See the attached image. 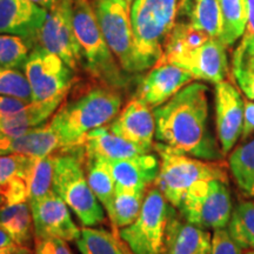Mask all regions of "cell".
I'll list each match as a JSON object with an SVG mask.
<instances>
[{"label":"cell","mask_w":254,"mask_h":254,"mask_svg":"<svg viewBox=\"0 0 254 254\" xmlns=\"http://www.w3.org/2000/svg\"><path fill=\"white\" fill-rule=\"evenodd\" d=\"M85 154L103 157L110 161L133 158L136 155L150 153L141 146L126 140L113 133L109 126H101L92 129L82 141Z\"/></svg>","instance_id":"cell-23"},{"label":"cell","mask_w":254,"mask_h":254,"mask_svg":"<svg viewBox=\"0 0 254 254\" xmlns=\"http://www.w3.org/2000/svg\"><path fill=\"white\" fill-rule=\"evenodd\" d=\"M0 95L33 101L28 79L17 68L0 67Z\"/></svg>","instance_id":"cell-35"},{"label":"cell","mask_w":254,"mask_h":254,"mask_svg":"<svg viewBox=\"0 0 254 254\" xmlns=\"http://www.w3.org/2000/svg\"><path fill=\"white\" fill-rule=\"evenodd\" d=\"M178 0H133L131 24L139 72L157 65L177 24Z\"/></svg>","instance_id":"cell-4"},{"label":"cell","mask_w":254,"mask_h":254,"mask_svg":"<svg viewBox=\"0 0 254 254\" xmlns=\"http://www.w3.org/2000/svg\"><path fill=\"white\" fill-rule=\"evenodd\" d=\"M75 245L81 254H132L118 234L104 228H81Z\"/></svg>","instance_id":"cell-28"},{"label":"cell","mask_w":254,"mask_h":254,"mask_svg":"<svg viewBox=\"0 0 254 254\" xmlns=\"http://www.w3.org/2000/svg\"><path fill=\"white\" fill-rule=\"evenodd\" d=\"M122 104L118 90L101 85L60 106L50 123L62 139L65 151H68L82 146L92 129L112 122L120 112Z\"/></svg>","instance_id":"cell-2"},{"label":"cell","mask_w":254,"mask_h":254,"mask_svg":"<svg viewBox=\"0 0 254 254\" xmlns=\"http://www.w3.org/2000/svg\"><path fill=\"white\" fill-rule=\"evenodd\" d=\"M154 150L160 159L155 186L174 208L179 207L190 187L199 182L211 179L228 182L227 170L222 161H209L190 157L173 151L160 142L154 144Z\"/></svg>","instance_id":"cell-5"},{"label":"cell","mask_w":254,"mask_h":254,"mask_svg":"<svg viewBox=\"0 0 254 254\" xmlns=\"http://www.w3.org/2000/svg\"><path fill=\"white\" fill-rule=\"evenodd\" d=\"M232 74L240 91L254 101V36H243L232 55Z\"/></svg>","instance_id":"cell-29"},{"label":"cell","mask_w":254,"mask_h":254,"mask_svg":"<svg viewBox=\"0 0 254 254\" xmlns=\"http://www.w3.org/2000/svg\"><path fill=\"white\" fill-rule=\"evenodd\" d=\"M109 128L116 134L150 151L154 147L155 118L153 109L133 98L110 123Z\"/></svg>","instance_id":"cell-16"},{"label":"cell","mask_w":254,"mask_h":254,"mask_svg":"<svg viewBox=\"0 0 254 254\" xmlns=\"http://www.w3.org/2000/svg\"><path fill=\"white\" fill-rule=\"evenodd\" d=\"M34 254H73L67 241L56 238L34 239Z\"/></svg>","instance_id":"cell-37"},{"label":"cell","mask_w":254,"mask_h":254,"mask_svg":"<svg viewBox=\"0 0 254 254\" xmlns=\"http://www.w3.org/2000/svg\"><path fill=\"white\" fill-rule=\"evenodd\" d=\"M244 36H254V0H247V24Z\"/></svg>","instance_id":"cell-40"},{"label":"cell","mask_w":254,"mask_h":254,"mask_svg":"<svg viewBox=\"0 0 254 254\" xmlns=\"http://www.w3.org/2000/svg\"><path fill=\"white\" fill-rule=\"evenodd\" d=\"M179 12L192 26L211 38L220 39L222 19L219 0H182Z\"/></svg>","instance_id":"cell-25"},{"label":"cell","mask_w":254,"mask_h":254,"mask_svg":"<svg viewBox=\"0 0 254 254\" xmlns=\"http://www.w3.org/2000/svg\"><path fill=\"white\" fill-rule=\"evenodd\" d=\"M226 47L220 39L209 38L195 49L160 60L157 64L168 63L179 66L189 72L193 79L215 85L226 80L230 73Z\"/></svg>","instance_id":"cell-12"},{"label":"cell","mask_w":254,"mask_h":254,"mask_svg":"<svg viewBox=\"0 0 254 254\" xmlns=\"http://www.w3.org/2000/svg\"><path fill=\"white\" fill-rule=\"evenodd\" d=\"M125 1L129 5V4H131V2H133V0H125Z\"/></svg>","instance_id":"cell-47"},{"label":"cell","mask_w":254,"mask_h":254,"mask_svg":"<svg viewBox=\"0 0 254 254\" xmlns=\"http://www.w3.org/2000/svg\"><path fill=\"white\" fill-rule=\"evenodd\" d=\"M30 1L34 2V4L39 5L40 7L47 9V11H50L51 8L55 6V4L57 2V0H30Z\"/></svg>","instance_id":"cell-42"},{"label":"cell","mask_w":254,"mask_h":254,"mask_svg":"<svg viewBox=\"0 0 254 254\" xmlns=\"http://www.w3.org/2000/svg\"><path fill=\"white\" fill-rule=\"evenodd\" d=\"M228 168L237 186L244 194L254 196V135L241 141L233 148L228 158Z\"/></svg>","instance_id":"cell-27"},{"label":"cell","mask_w":254,"mask_h":254,"mask_svg":"<svg viewBox=\"0 0 254 254\" xmlns=\"http://www.w3.org/2000/svg\"><path fill=\"white\" fill-rule=\"evenodd\" d=\"M174 209L154 184L146 192L138 218L119 230L120 239L132 254H160L167 222Z\"/></svg>","instance_id":"cell-7"},{"label":"cell","mask_w":254,"mask_h":254,"mask_svg":"<svg viewBox=\"0 0 254 254\" xmlns=\"http://www.w3.org/2000/svg\"><path fill=\"white\" fill-rule=\"evenodd\" d=\"M21 154L0 155V195L6 205L28 202V174L33 163Z\"/></svg>","instance_id":"cell-21"},{"label":"cell","mask_w":254,"mask_h":254,"mask_svg":"<svg viewBox=\"0 0 254 254\" xmlns=\"http://www.w3.org/2000/svg\"><path fill=\"white\" fill-rule=\"evenodd\" d=\"M116 190H148L154 185L160 168V159L145 153L133 158L111 161Z\"/></svg>","instance_id":"cell-20"},{"label":"cell","mask_w":254,"mask_h":254,"mask_svg":"<svg viewBox=\"0 0 254 254\" xmlns=\"http://www.w3.org/2000/svg\"><path fill=\"white\" fill-rule=\"evenodd\" d=\"M94 12L101 33L122 68L128 74L139 72L131 9L125 0H95Z\"/></svg>","instance_id":"cell-9"},{"label":"cell","mask_w":254,"mask_h":254,"mask_svg":"<svg viewBox=\"0 0 254 254\" xmlns=\"http://www.w3.org/2000/svg\"><path fill=\"white\" fill-rule=\"evenodd\" d=\"M56 154L34 158L28 174V202L37 201L53 192Z\"/></svg>","instance_id":"cell-33"},{"label":"cell","mask_w":254,"mask_h":254,"mask_svg":"<svg viewBox=\"0 0 254 254\" xmlns=\"http://www.w3.org/2000/svg\"><path fill=\"white\" fill-rule=\"evenodd\" d=\"M5 205H6V199L2 195H0V207H2V206Z\"/></svg>","instance_id":"cell-45"},{"label":"cell","mask_w":254,"mask_h":254,"mask_svg":"<svg viewBox=\"0 0 254 254\" xmlns=\"http://www.w3.org/2000/svg\"><path fill=\"white\" fill-rule=\"evenodd\" d=\"M73 26L81 51L82 66L104 86L122 90L128 85V77L107 45L88 0H74Z\"/></svg>","instance_id":"cell-3"},{"label":"cell","mask_w":254,"mask_h":254,"mask_svg":"<svg viewBox=\"0 0 254 254\" xmlns=\"http://www.w3.org/2000/svg\"><path fill=\"white\" fill-rule=\"evenodd\" d=\"M243 254H254V250H245Z\"/></svg>","instance_id":"cell-46"},{"label":"cell","mask_w":254,"mask_h":254,"mask_svg":"<svg viewBox=\"0 0 254 254\" xmlns=\"http://www.w3.org/2000/svg\"><path fill=\"white\" fill-rule=\"evenodd\" d=\"M14 254H31V252L28 249H23V247H20Z\"/></svg>","instance_id":"cell-44"},{"label":"cell","mask_w":254,"mask_h":254,"mask_svg":"<svg viewBox=\"0 0 254 254\" xmlns=\"http://www.w3.org/2000/svg\"><path fill=\"white\" fill-rule=\"evenodd\" d=\"M212 254H241V249L232 239L227 228L214 231L212 236Z\"/></svg>","instance_id":"cell-36"},{"label":"cell","mask_w":254,"mask_h":254,"mask_svg":"<svg viewBox=\"0 0 254 254\" xmlns=\"http://www.w3.org/2000/svg\"><path fill=\"white\" fill-rule=\"evenodd\" d=\"M147 190H116L113 211L110 215L112 230L119 236V230L131 225L140 213Z\"/></svg>","instance_id":"cell-30"},{"label":"cell","mask_w":254,"mask_h":254,"mask_svg":"<svg viewBox=\"0 0 254 254\" xmlns=\"http://www.w3.org/2000/svg\"><path fill=\"white\" fill-rule=\"evenodd\" d=\"M186 221L205 230L227 228L233 212L228 182L211 179L190 189L177 208Z\"/></svg>","instance_id":"cell-8"},{"label":"cell","mask_w":254,"mask_h":254,"mask_svg":"<svg viewBox=\"0 0 254 254\" xmlns=\"http://www.w3.org/2000/svg\"><path fill=\"white\" fill-rule=\"evenodd\" d=\"M215 128L224 154L230 153L241 138L244 127L245 100L231 81L215 84Z\"/></svg>","instance_id":"cell-14"},{"label":"cell","mask_w":254,"mask_h":254,"mask_svg":"<svg viewBox=\"0 0 254 254\" xmlns=\"http://www.w3.org/2000/svg\"><path fill=\"white\" fill-rule=\"evenodd\" d=\"M73 1L57 0L38 34V45L60 57L73 71L82 66L81 51L73 26Z\"/></svg>","instance_id":"cell-11"},{"label":"cell","mask_w":254,"mask_h":254,"mask_svg":"<svg viewBox=\"0 0 254 254\" xmlns=\"http://www.w3.org/2000/svg\"><path fill=\"white\" fill-rule=\"evenodd\" d=\"M32 46L23 37L0 34V67L18 68L24 66Z\"/></svg>","instance_id":"cell-34"},{"label":"cell","mask_w":254,"mask_h":254,"mask_svg":"<svg viewBox=\"0 0 254 254\" xmlns=\"http://www.w3.org/2000/svg\"><path fill=\"white\" fill-rule=\"evenodd\" d=\"M84 165L86 179L91 190L103 205L107 217L113 211V201L116 195V183L111 168V161L103 157L85 154Z\"/></svg>","instance_id":"cell-24"},{"label":"cell","mask_w":254,"mask_h":254,"mask_svg":"<svg viewBox=\"0 0 254 254\" xmlns=\"http://www.w3.org/2000/svg\"><path fill=\"white\" fill-rule=\"evenodd\" d=\"M192 81V75L179 66L168 63L157 64L141 79L135 98L154 110Z\"/></svg>","instance_id":"cell-15"},{"label":"cell","mask_w":254,"mask_h":254,"mask_svg":"<svg viewBox=\"0 0 254 254\" xmlns=\"http://www.w3.org/2000/svg\"><path fill=\"white\" fill-rule=\"evenodd\" d=\"M82 155V146L56 154L53 190L84 227H94L105 221L106 212L88 185Z\"/></svg>","instance_id":"cell-6"},{"label":"cell","mask_w":254,"mask_h":254,"mask_svg":"<svg viewBox=\"0 0 254 254\" xmlns=\"http://www.w3.org/2000/svg\"><path fill=\"white\" fill-rule=\"evenodd\" d=\"M28 204L33 218L34 239L56 238L75 243L80 236L81 230L72 219L71 209L55 190Z\"/></svg>","instance_id":"cell-13"},{"label":"cell","mask_w":254,"mask_h":254,"mask_svg":"<svg viewBox=\"0 0 254 254\" xmlns=\"http://www.w3.org/2000/svg\"><path fill=\"white\" fill-rule=\"evenodd\" d=\"M11 245H15L13 240L11 239V237H9L4 230L0 228V247H6Z\"/></svg>","instance_id":"cell-41"},{"label":"cell","mask_w":254,"mask_h":254,"mask_svg":"<svg viewBox=\"0 0 254 254\" xmlns=\"http://www.w3.org/2000/svg\"><path fill=\"white\" fill-rule=\"evenodd\" d=\"M47 14L30 0H0V34L23 37L33 45Z\"/></svg>","instance_id":"cell-17"},{"label":"cell","mask_w":254,"mask_h":254,"mask_svg":"<svg viewBox=\"0 0 254 254\" xmlns=\"http://www.w3.org/2000/svg\"><path fill=\"white\" fill-rule=\"evenodd\" d=\"M31 101H26L19 98L7 97V95H0V118L11 117L13 114L20 112L26 107V105Z\"/></svg>","instance_id":"cell-38"},{"label":"cell","mask_w":254,"mask_h":254,"mask_svg":"<svg viewBox=\"0 0 254 254\" xmlns=\"http://www.w3.org/2000/svg\"><path fill=\"white\" fill-rule=\"evenodd\" d=\"M160 254H212L211 232L186 221L174 209L167 222Z\"/></svg>","instance_id":"cell-19"},{"label":"cell","mask_w":254,"mask_h":254,"mask_svg":"<svg viewBox=\"0 0 254 254\" xmlns=\"http://www.w3.org/2000/svg\"><path fill=\"white\" fill-rule=\"evenodd\" d=\"M23 67L34 101L67 93L72 87L73 69L60 57L40 45L31 50Z\"/></svg>","instance_id":"cell-10"},{"label":"cell","mask_w":254,"mask_h":254,"mask_svg":"<svg viewBox=\"0 0 254 254\" xmlns=\"http://www.w3.org/2000/svg\"><path fill=\"white\" fill-rule=\"evenodd\" d=\"M67 93H62L46 100L31 101L24 110L11 117L0 118V133L6 135H20L49 122Z\"/></svg>","instance_id":"cell-22"},{"label":"cell","mask_w":254,"mask_h":254,"mask_svg":"<svg viewBox=\"0 0 254 254\" xmlns=\"http://www.w3.org/2000/svg\"><path fill=\"white\" fill-rule=\"evenodd\" d=\"M0 228L11 237L19 247L28 249L34 239L33 218L28 202L0 207Z\"/></svg>","instance_id":"cell-26"},{"label":"cell","mask_w":254,"mask_h":254,"mask_svg":"<svg viewBox=\"0 0 254 254\" xmlns=\"http://www.w3.org/2000/svg\"><path fill=\"white\" fill-rule=\"evenodd\" d=\"M65 151L62 139L50 122L20 135L0 133V155L21 154L31 158H41Z\"/></svg>","instance_id":"cell-18"},{"label":"cell","mask_w":254,"mask_h":254,"mask_svg":"<svg viewBox=\"0 0 254 254\" xmlns=\"http://www.w3.org/2000/svg\"><path fill=\"white\" fill-rule=\"evenodd\" d=\"M20 247L17 245H11L6 247H0V254H14Z\"/></svg>","instance_id":"cell-43"},{"label":"cell","mask_w":254,"mask_h":254,"mask_svg":"<svg viewBox=\"0 0 254 254\" xmlns=\"http://www.w3.org/2000/svg\"><path fill=\"white\" fill-rule=\"evenodd\" d=\"M227 231L241 250H254V201L243 200L233 208Z\"/></svg>","instance_id":"cell-32"},{"label":"cell","mask_w":254,"mask_h":254,"mask_svg":"<svg viewBox=\"0 0 254 254\" xmlns=\"http://www.w3.org/2000/svg\"><path fill=\"white\" fill-rule=\"evenodd\" d=\"M219 5L222 19L220 40L226 46H231L245 33L247 0H219Z\"/></svg>","instance_id":"cell-31"},{"label":"cell","mask_w":254,"mask_h":254,"mask_svg":"<svg viewBox=\"0 0 254 254\" xmlns=\"http://www.w3.org/2000/svg\"><path fill=\"white\" fill-rule=\"evenodd\" d=\"M155 139L173 151L209 161H222V152L209 127L208 87L190 82L155 107Z\"/></svg>","instance_id":"cell-1"},{"label":"cell","mask_w":254,"mask_h":254,"mask_svg":"<svg viewBox=\"0 0 254 254\" xmlns=\"http://www.w3.org/2000/svg\"><path fill=\"white\" fill-rule=\"evenodd\" d=\"M254 134V101L245 100V113H244V127L240 140L244 141Z\"/></svg>","instance_id":"cell-39"}]
</instances>
